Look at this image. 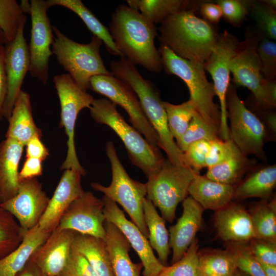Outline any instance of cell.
<instances>
[{
  "instance_id": "1",
  "label": "cell",
  "mask_w": 276,
  "mask_h": 276,
  "mask_svg": "<svg viewBox=\"0 0 276 276\" xmlns=\"http://www.w3.org/2000/svg\"><path fill=\"white\" fill-rule=\"evenodd\" d=\"M109 26L112 38L122 56L149 72H161V57L154 44L158 35L154 24L138 11L121 4L112 14Z\"/></svg>"
},
{
  "instance_id": "2",
  "label": "cell",
  "mask_w": 276,
  "mask_h": 276,
  "mask_svg": "<svg viewBox=\"0 0 276 276\" xmlns=\"http://www.w3.org/2000/svg\"><path fill=\"white\" fill-rule=\"evenodd\" d=\"M195 10H183L165 19L158 28V40L178 56L204 64L219 34L206 20L197 16Z\"/></svg>"
},
{
  "instance_id": "3",
  "label": "cell",
  "mask_w": 276,
  "mask_h": 276,
  "mask_svg": "<svg viewBox=\"0 0 276 276\" xmlns=\"http://www.w3.org/2000/svg\"><path fill=\"white\" fill-rule=\"evenodd\" d=\"M110 68L113 76L129 86L137 95L146 117L158 137L159 147L166 152L167 159L174 165H185L183 152L170 132L163 101L154 85L144 78L135 65L124 56L111 61Z\"/></svg>"
},
{
  "instance_id": "4",
  "label": "cell",
  "mask_w": 276,
  "mask_h": 276,
  "mask_svg": "<svg viewBox=\"0 0 276 276\" xmlns=\"http://www.w3.org/2000/svg\"><path fill=\"white\" fill-rule=\"evenodd\" d=\"M94 121L109 127L120 137L131 163L140 168L147 179L162 167L165 159L159 148L150 144L117 109V105L107 98L94 99L89 107Z\"/></svg>"
},
{
  "instance_id": "5",
  "label": "cell",
  "mask_w": 276,
  "mask_h": 276,
  "mask_svg": "<svg viewBox=\"0 0 276 276\" xmlns=\"http://www.w3.org/2000/svg\"><path fill=\"white\" fill-rule=\"evenodd\" d=\"M54 41L52 51L58 63L68 72L83 91L90 89V80L94 76L110 75L100 54L102 41L93 35L86 44L76 42L52 26Z\"/></svg>"
},
{
  "instance_id": "6",
  "label": "cell",
  "mask_w": 276,
  "mask_h": 276,
  "mask_svg": "<svg viewBox=\"0 0 276 276\" xmlns=\"http://www.w3.org/2000/svg\"><path fill=\"white\" fill-rule=\"evenodd\" d=\"M158 50L166 72L175 75L184 81L189 90L190 99L194 102L198 114L219 130L220 108L214 102V87L207 79L204 64L182 58L162 44Z\"/></svg>"
},
{
  "instance_id": "7",
  "label": "cell",
  "mask_w": 276,
  "mask_h": 276,
  "mask_svg": "<svg viewBox=\"0 0 276 276\" xmlns=\"http://www.w3.org/2000/svg\"><path fill=\"white\" fill-rule=\"evenodd\" d=\"M106 153L110 162L112 180L108 186L99 182H92L91 187L96 191L120 204L131 218V221L148 239L149 233L145 223L143 201L146 197V183L133 180L128 174L122 164L114 146L109 141L106 145Z\"/></svg>"
},
{
  "instance_id": "8",
  "label": "cell",
  "mask_w": 276,
  "mask_h": 276,
  "mask_svg": "<svg viewBox=\"0 0 276 276\" xmlns=\"http://www.w3.org/2000/svg\"><path fill=\"white\" fill-rule=\"evenodd\" d=\"M226 107L230 140L244 154L254 155L266 160L264 145L274 137L261 120L240 99L232 84L226 94Z\"/></svg>"
},
{
  "instance_id": "9",
  "label": "cell",
  "mask_w": 276,
  "mask_h": 276,
  "mask_svg": "<svg viewBox=\"0 0 276 276\" xmlns=\"http://www.w3.org/2000/svg\"><path fill=\"white\" fill-rule=\"evenodd\" d=\"M199 173L186 165H174L167 159L157 173L148 179L146 198L159 209L165 221H173L178 204L187 197L192 181Z\"/></svg>"
},
{
  "instance_id": "10",
  "label": "cell",
  "mask_w": 276,
  "mask_h": 276,
  "mask_svg": "<svg viewBox=\"0 0 276 276\" xmlns=\"http://www.w3.org/2000/svg\"><path fill=\"white\" fill-rule=\"evenodd\" d=\"M53 82L60 104L59 125L64 128L67 136L66 156L60 170L73 169L85 176V170L80 165L76 151L75 127L79 113L85 108H89L94 98L82 90L68 74L55 76Z\"/></svg>"
},
{
  "instance_id": "11",
  "label": "cell",
  "mask_w": 276,
  "mask_h": 276,
  "mask_svg": "<svg viewBox=\"0 0 276 276\" xmlns=\"http://www.w3.org/2000/svg\"><path fill=\"white\" fill-rule=\"evenodd\" d=\"M260 39L256 33L247 31L244 40L240 42L237 52L229 63V68L233 75L234 85L245 87L251 91L255 107L273 109L268 100L270 81L263 77L258 53Z\"/></svg>"
},
{
  "instance_id": "12",
  "label": "cell",
  "mask_w": 276,
  "mask_h": 276,
  "mask_svg": "<svg viewBox=\"0 0 276 276\" xmlns=\"http://www.w3.org/2000/svg\"><path fill=\"white\" fill-rule=\"evenodd\" d=\"M90 89L122 107L132 126L150 144L159 148L158 137L146 117L137 95L129 86L112 74L99 75L90 79Z\"/></svg>"
},
{
  "instance_id": "13",
  "label": "cell",
  "mask_w": 276,
  "mask_h": 276,
  "mask_svg": "<svg viewBox=\"0 0 276 276\" xmlns=\"http://www.w3.org/2000/svg\"><path fill=\"white\" fill-rule=\"evenodd\" d=\"M240 44L236 36L224 30L219 34L214 49L204 63V69L213 79L215 96L219 101V133L220 138L224 141L230 139L226 107V94L230 85L229 63L237 52Z\"/></svg>"
},
{
  "instance_id": "14",
  "label": "cell",
  "mask_w": 276,
  "mask_h": 276,
  "mask_svg": "<svg viewBox=\"0 0 276 276\" xmlns=\"http://www.w3.org/2000/svg\"><path fill=\"white\" fill-rule=\"evenodd\" d=\"M29 13L31 30L29 47L30 66L32 77L45 84L49 79V59L53 55L51 49L54 34L49 18L46 1L31 0Z\"/></svg>"
},
{
  "instance_id": "15",
  "label": "cell",
  "mask_w": 276,
  "mask_h": 276,
  "mask_svg": "<svg viewBox=\"0 0 276 276\" xmlns=\"http://www.w3.org/2000/svg\"><path fill=\"white\" fill-rule=\"evenodd\" d=\"M103 208L102 199L90 191L84 192L66 209L57 227L105 240Z\"/></svg>"
},
{
  "instance_id": "16",
  "label": "cell",
  "mask_w": 276,
  "mask_h": 276,
  "mask_svg": "<svg viewBox=\"0 0 276 276\" xmlns=\"http://www.w3.org/2000/svg\"><path fill=\"white\" fill-rule=\"evenodd\" d=\"M50 200L41 183L33 178L20 181L16 195L0 206L12 215L27 232L38 224Z\"/></svg>"
},
{
  "instance_id": "17",
  "label": "cell",
  "mask_w": 276,
  "mask_h": 276,
  "mask_svg": "<svg viewBox=\"0 0 276 276\" xmlns=\"http://www.w3.org/2000/svg\"><path fill=\"white\" fill-rule=\"evenodd\" d=\"M27 18L20 24L14 39L5 44V65L7 79V95L4 107L3 117L10 118L15 100L21 90L24 78L29 72V47L24 37V27Z\"/></svg>"
},
{
  "instance_id": "18",
  "label": "cell",
  "mask_w": 276,
  "mask_h": 276,
  "mask_svg": "<svg viewBox=\"0 0 276 276\" xmlns=\"http://www.w3.org/2000/svg\"><path fill=\"white\" fill-rule=\"evenodd\" d=\"M102 200L106 220L119 228L137 254L144 268L143 276H157L165 266L154 255L148 239L134 223L126 218L116 202L105 196Z\"/></svg>"
},
{
  "instance_id": "19",
  "label": "cell",
  "mask_w": 276,
  "mask_h": 276,
  "mask_svg": "<svg viewBox=\"0 0 276 276\" xmlns=\"http://www.w3.org/2000/svg\"><path fill=\"white\" fill-rule=\"evenodd\" d=\"M75 232L57 227L37 249L30 260L45 276H58L69 257Z\"/></svg>"
},
{
  "instance_id": "20",
  "label": "cell",
  "mask_w": 276,
  "mask_h": 276,
  "mask_svg": "<svg viewBox=\"0 0 276 276\" xmlns=\"http://www.w3.org/2000/svg\"><path fill=\"white\" fill-rule=\"evenodd\" d=\"M82 176L81 172L75 170L67 169L64 171L38 223L41 229L52 232L56 228L66 209L74 200L84 193L85 191L81 185Z\"/></svg>"
},
{
  "instance_id": "21",
  "label": "cell",
  "mask_w": 276,
  "mask_h": 276,
  "mask_svg": "<svg viewBox=\"0 0 276 276\" xmlns=\"http://www.w3.org/2000/svg\"><path fill=\"white\" fill-rule=\"evenodd\" d=\"M182 213L177 222L169 227V246L172 249L171 263L182 258L200 229L204 209L191 196L182 201Z\"/></svg>"
},
{
  "instance_id": "22",
  "label": "cell",
  "mask_w": 276,
  "mask_h": 276,
  "mask_svg": "<svg viewBox=\"0 0 276 276\" xmlns=\"http://www.w3.org/2000/svg\"><path fill=\"white\" fill-rule=\"evenodd\" d=\"M214 224L226 242L247 243L256 238L250 213L240 204L230 203L216 211Z\"/></svg>"
},
{
  "instance_id": "23",
  "label": "cell",
  "mask_w": 276,
  "mask_h": 276,
  "mask_svg": "<svg viewBox=\"0 0 276 276\" xmlns=\"http://www.w3.org/2000/svg\"><path fill=\"white\" fill-rule=\"evenodd\" d=\"M25 146L11 139L0 143V203L16 195L20 180L18 166Z\"/></svg>"
},
{
  "instance_id": "24",
  "label": "cell",
  "mask_w": 276,
  "mask_h": 276,
  "mask_svg": "<svg viewBox=\"0 0 276 276\" xmlns=\"http://www.w3.org/2000/svg\"><path fill=\"white\" fill-rule=\"evenodd\" d=\"M105 240L109 251L113 276H140L143 266L134 263L129 255L131 246L122 232L112 223L104 222Z\"/></svg>"
},
{
  "instance_id": "25",
  "label": "cell",
  "mask_w": 276,
  "mask_h": 276,
  "mask_svg": "<svg viewBox=\"0 0 276 276\" xmlns=\"http://www.w3.org/2000/svg\"><path fill=\"white\" fill-rule=\"evenodd\" d=\"M234 190V186L220 183L197 174L190 185L188 194L204 210L216 211L231 203Z\"/></svg>"
},
{
  "instance_id": "26",
  "label": "cell",
  "mask_w": 276,
  "mask_h": 276,
  "mask_svg": "<svg viewBox=\"0 0 276 276\" xmlns=\"http://www.w3.org/2000/svg\"><path fill=\"white\" fill-rule=\"evenodd\" d=\"M8 121L6 138L15 140L25 146L34 136H42L41 130L37 127L33 118L30 95L22 90L15 100Z\"/></svg>"
},
{
  "instance_id": "27",
  "label": "cell",
  "mask_w": 276,
  "mask_h": 276,
  "mask_svg": "<svg viewBox=\"0 0 276 276\" xmlns=\"http://www.w3.org/2000/svg\"><path fill=\"white\" fill-rule=\"evenodd\" d=\"M51 233L41 229L38 224L28 231L19 245L0 259V276H16Z\"/></svg>"
},
{
  "instance_id": "28",
  "label": "cell",
  "mask_w": 276,
  "mask_h": 276,
  "mask_svg": "<svg viewBox=\"0 0 276 276\" xmlns=\"http://www.w3.org/2000/svg\"><path fill=\"white\" fill-rule=\"evenodd\" d=\"M72 249L86 258L98 276H113L105 240L75 232Z\"/></svg>"
},
{
  "instance_id": "29",
  "label": "cell",
  "mask_w": 276,
  "mask_h": 276,
  "mask_svg": "<svg viewBox=\"0 0 276 276\" xmlns=\"http://www.w3.org/2000/svg\"><path fill=\"white\" fill-rule=\"evenodd\" d=\"M275 186V165L265 166L254 170L235 186L234 198L243 200L258 197L266 199Z\"/></svg>"
},
{
  "instance_id": "30",
  "label": "cell",
  "mask_w": 276,
  "mask_h": 276,
  "mask_svg": "<svg viewBox=\"0 0 276 276\" xmlns=\"http://www.w3.org/2000/svg\"><path fill=\"white\" fill-rule=\"evenodd\" d=\"M143 210L150 245L156 251L159 262L166 266L170 247L169 233L165 225L166 221L159 216L156 207L146 197L143 201Z\"/></svg>"
},
{
  "instance_id": "31",
  "label": "cell",
  "mask_w": 276,
  "mask_h": 276,
  "mask_svg": "<svg viewBox=\"0 0 276 276\" xmlns=\"http://www.w3.org/2000/svg\"><path fill=\"white\" fill-rule=\"evenodd\" d=\"M49 8L55 6L65 7L74 12L84 22L88 30L104 43L108 52L114 56H122L105 27L80 0H48Z\"/></svg>"
},
{
  "instance_id": "32",
  "label": "cell",
  "mask_w": 276,
  "mask_h": 276,
  "mask_svg": "<svg viewBox=\"0 0 276 276\" xmlns=\"http://www.w3.org/2000/svg\"><path fill=\"white\" fill-rule=\"evenodd\" d=\"M255 164L254 160L248 158L238 149L226 161L208 168L205 176L212 180L235 186Z\"/></svg>"
},
{
  "instance_id": "33",
  "label": "cell",
  "mask_w": 276,
  "mask_h": 276,
  "mask_svg": "<svg viewBox=\"0 0 276 276\" xmlns=\"http://www.w3.org/2000/svg\"><path fill=\"white\" fill-rule=\"evenodd\" d=\"M127 5L140 12L155 25L170 15L187 9H195L197 2L182 0H127Z\"/></svg>"
},
{
  "instance_id": "34",
  "label": "cell",
  "mask_w": 276,
  "mask_h": 276,
  "mask_svg": "<svg viewBox=\"0 0 276 276\" xmlns=\"http://www.w3.org/2000/svg\"><path fill=\"white\" fill-rule=\"evenodd\" d=\"M250 215L255 238L276 242L275 199L270 202L262 199Z\"/></svg>"
},
{
  "instance_id": "35",
  "label": "cell",
  "mask_w": 276,
  "mask_h": 276,
  "mask_svg": "<svg viewBox=\"0 0 276 276\" xmlns=\"http://www.w3.org/2000/svg\"><path fill=\"white\" fill-rule=\"evenodd\" d=\"M199 268L200 276H233L237 269L234 257L228 249L199 252Z\"/></svg>"
},
{
  "instance_id": "36",
  "label": "cell",
  "mask_w": 276,
  "mask_h": 276,
  "mask_svg": "<svg viewBox=\"0 0 276 276\" xmlns=\"http://www.w3.org/2000/svg\"><path fill=\"white\" fill-rule=\"evenodd\" d=\"M163 104L170 132L176 142L183 135L192 119L197 112L196 106L190 99L178 105L164 101H163Z\"/></svg>"
},
{
  "instance_id": "37",
  "label": "cell",
  "mask_w": 276,
  "mask_h": 276,
  "mask_svg": "<svg viewBox=\"0 0 276 276\" xmlns=\"http://www.w3.org/2000/svg\"><path fill=\"white\" fill-rule=\"evenodd\" d=\"M26 233L14 217L0 206V259L16 249Z\"/></svg>"
},
{
  "instance_id": "38",
  "label": "cell",
  "mask_w": 276,
  "mask_h": 276,
  "mask_svg": "<svg viewBox=\"0 0 276 276\" xmlns=\"http://www.w3.org/2000/svg\"><path fill=\"white\" fill-rule=\"evenodd\" d=\"M218 139H220L219 130L208 124L196 112L187 129L176 143L183 153L193 143L202 140L212 141Z\"/></svg>"
},
{
  "instance_id": "39",
  "label": "cell",
  "mask_w": 276,
  "mask_h": 276,
  "mask_svg": "<svg viewBox=\"0 0 276 276\" xmlns=\"http://www.w3.org/2000/svg\"><path fill=\"white\" fill-rule=\"evenodd\" d=\"M22 6L15 0H0V28L6 37L7 42L12 41L21 22L26 18Z\"/></svg>"
},
{
  "instance_id": "40",
  "label": "cell",
  "mask_w": 276,
  "mask_h": 276,
  "mask_svg": "<svg viewBox=\"0 0 276 276\" xmlns=\"http://www.w3.org/2000/svg\"><path fill=\"white\" fill-rule=\"evenodd\" d=\"M198 247L196 238L181 259L171 266H165L157 276H200Z\"/></svg>"
},
{
  "instance_id": "41",
  "label": "cell",
  "mask_w": 276,
  "mask_h": 276,
  "mask_svg": "<svg viewBox=\"0 0 276 276\" xmlns=\"http://www.w3.org/2000/svg\"><path fill=\"white\" fill-rule=\"evenodd\" d=\"M249 10L261 36L269 39L275 40L276 10L263 1H251Z\"/></svg>"
},
{
  "instance_id": "42",
  "label": "cell",
  "mask_w": 276,
  "mask_h": 276,
  "mask_svg": "<svg viewBox=\"0 0 276 276\" xmlns=\"http://www.w3.org/2000/svg\"><path fill=\"white\" fill-rule=\"evenodd\" d=\"M229 243L227 249L233 254L238 269L247 276H266L247 243Z\"/></svg>"
},
{
  "instance_id": "43",
  "label": "cell",
  "mask_w": 276,
  "mask_h": 276,
  "mask_svg": "<svg viewBox=\"0 0 276 276\" xmlns=\"http://www.w3.org/2000/svg\"><path fill=\"white\" fill-rule=\"evenodd\" d=\"M257 50L264 78L268 81L275 80V42L264 37L262 38L261 36Z\"/></svg>"
},
{
  "instance_id": "44",
  "label": "cell",
  "mask_w": 276,
  "mask_h": 276,
  "mask_svg": "<svg viewBox=\"0 0 276 276\" xmlns=\"http://www.w3.org/2000/svg\"><path fill=\"white\" fill-rule=\"evenodd\" d=\"M222 16L235 27H239L245 19L250 9L251 1L239 0H219Z\"/></svg>"
},
{
  "instance_id": "45",
  "label": "cell",
  "mask_w": 276,
  "mask_h": 276,
  "mask_svg": "<svg viewBox=\"0 0 276 276\" xmlns=\"http://www.w3.org/2000/svg\"><path fill=\"white\" fill-rule=\"evenodd\" d=\"M58 276H98L86 258L72 249L67 262Z\"/></svg>"
},
{
  "instance_id": "46",
  "label": "cell",
  "mask_w": 276,
  "mask_h": 276,
  "mask_svg": "<svg viewBox=\"0 0 276 276\" xmlns=\"http://www.w3.org/2000/svg\"><path fill=\"white\" fill-rule=\"evenodd\" d=\"M211 142L202 140L191 144L183 153L185 165L199 172L206 167Z\"/></svg>"
},
{
  "instance_id": "47",
  "label": "cell",
  "mask_w": 276,
  "mask_h": 276,
  "mask_svg": "<svg viewBox=\"0 0 276 276\" xmlns=\"http://www.w3.org/2000/svg\"><path fill=\"white\" fill-rule=\"evenodd\" d=\"M238 149L230 140L218 139L211 142L206 159V167L209 168L223 163L231 157Z\"/></svg>"
},
{
  "instance_id": "48",
  "label": "cell",
  "mask_w": 276,
  "mask_h": 276,
  "mask_svg": "<svg viewBox=\"0 0 276 276\" xmlns=\"http://www.w3.org/2000/svg\"><path fill=\"white\" fill-rule=\"evenodd\" d=\"M249 242L248 247L259 262L276 266V242L258 238Z\"/></svg>"
},
{
  "instance_id": "49",
  "label": "cell",
  "mask_w": 276,
  "mask_h": 276,
  "mask_svg": "<svg viewBox=\"0 0 276 276\" xmlns=\"http://www.w3.org/2000/svg\"><path fill=\"white\" fill-rule=\"evenodd\" d=\"M42 160L26 157L23 167L19 173V180L35 178L42 174Z\"/></svg>"
},
{
  "instance_id": "50",
  "label": "cell",
  "mask_w": 276,
  "mask_h": 276,
  "mask_svg": "<svg viewBox=\"0 0 276 276\" xmlns=\"http://www.w3.org/2000/svg\"><path fill=\"white\" fill-rule=\"evenodd\" d=\"M5 55V45L0 43V120L4 118L3 110L8 90Z\"/></svg>"
},
{
  "instance_id": "51",
  "label": "cell",
  "mask_w": 276,
  "mask_h": 276,
  "mask_svg": "<svg viewBox=\"0 0 276 276\" xmlns=\"http://www.w3.org/2000/svg\"><path fill=\"white\" fill-rule=\"evenodd\" d=\"M41 137H32L26 145V157L39 159L43 161L49 156L48 149L41 141Z\"/></svg>"
},
{
  "instance_id": "52",
  "label": "cell",
  "mask_w": 276,
  "mask_h": 276,
  "mask_svg": "<svg viewBox=\"0 0 276 276\" xmlns=\"http://www.w3.org/2000/svg\"><path fill=\"white\" fill-rule=\"evenodd\" d=\"M254 113L263 122L269 133L275 138L276 113L273 109H262L254 107Z\"/></svg>"
},
{
  "instance_id": "53",
  "label": "cell",
  "mask_w": 276,
  "mask_h": 276,
  "mask_svg": "<svg viewBox=\"0 0 276 276\" xmlns=\"http://www.w3.org/2000/svg\"><path fill=\"white\" fill-rule=\"evenodd\" d=\"M199 7L203 17L211 23H218L222 17L221 8L217 4L203 2Z\"/></svg>"
},
{
  "instance_id": "54",
  "label": "cell",
  "mask_w": 276,
  "mask_h": 276,
  "mask_svg": "<svg viewBox=\"0 0 276 276\" xmlns=\"http://www.w3.org/2000/svg\"><path fill=\"white\" fill-rule=\"evenodd\" d=\"M16 276H45L30 259Z\"/></svg>"
},
{
  "instance_id": "55",
  "label": "cell",
  "mask_w": 276,
  "mask_h": 276,
  "mask_svg": "<svg viewBox=\"0 0 276 276\" xmlns=\"http://www.w3.org/2000/svg\"><path fill=\"white\" fill-rule=\"evenodd\" d=\"M259 263L266 276H276V266Z\"/></svg>"
},
{
  "instance_id": "56",
  "label": "cell",
  "mask_w": 276,
  "mask_h": 276,
  "mask_svg": "<svg viewBox=\"0 0 276 276\" xmlns=\"http://www.w3.org/2000/svg\"><path fill=\"white\" fill-rule=\"evenodd\" d=\"M263 1L271 8H273L274 10L276 9L275 0H265Z\"/></svg>"
},
{
  "instance_id": "57",
  "label": "cell",
  "mask_w": 276,
  "mask_h": 276,
  "mask_svg": "<svg viewBox=\"0 0 276 276\" xmlns=\"http://www.w3.org/2000/svg\"><path fill=\"white\" fill-rule=\"evenodd\" d=\"M7 42L6 37L3 31L0 28V43L4 44Z\"/></svg>"
},
{
  "instance_id": "58",
  "label": "cell",
  "mask_w": 276,
  "mask_h": 276,
  "mask_svg": "<svg viewBox=\"0 0 276 276\" xmlns=\"http://www.w3.org/2000/svg\"><path fill=\"white\" fill-rule=\"evenodd\" d=\"M233 276H247L245 273L239 270V269H237L236 271L235 272Z\"/></svg>"
},
{
  "instance_id": "59",
  "label": "cell",
  "mask_w": 276,
  "mask_h": 276,
  "mask_svg": "<svg viewBox=\"0 0 276 276\" xmlns=\"http://www.w3.org/2000/svg\"><path fill=\"white\" fill-rule=\"evenodd\" d=\"M206 276H221V275L211 274V275H206Z\"/></svg>"
},
{
  "instance_id": "60",
  "label": "cell",
  "mask_w": 276,
  "mask_h": 276,
  "mask_svg": "<svg viewBox=\"0 0 276 276\" xmlns=\"http://www.w3.org/2000/svg\"><path fill=\"white\" fill-rule=\"evenodd\" d=\"M0 204H1V203H0Z\"/></svg>"
}]
</instances>
